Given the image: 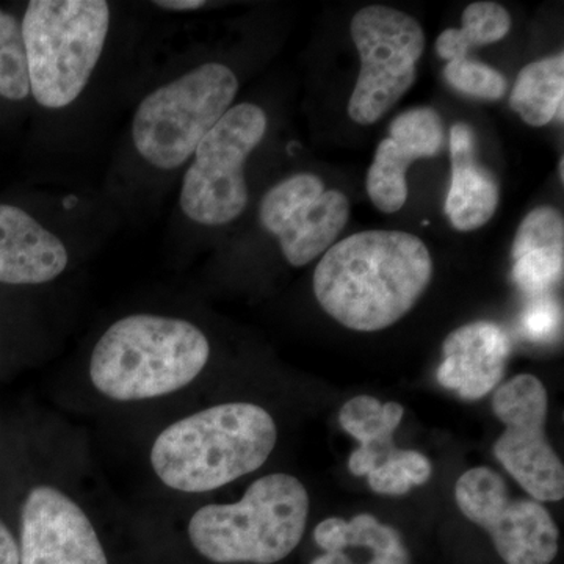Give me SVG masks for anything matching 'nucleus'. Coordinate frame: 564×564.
<instances>
[{"instance_id":"0eeeda50","label":"nucleus","mask_w":564,"mask_h":564,"mask_svg":"<svg viewBox=\"0 0 564 564\" xmlns=\"http://www.w3.org/2000/svg\"><path fill=\"white\" fill-rule=\"evenodd\" d=\"M269 128L265 111L254 104L231 107L195 150L182 182L185 217L204 226L228 225L247 209L245 162Z\"/></svg>"},{"instance_id":"6ab92c4d","label":"nucleus","mask_w":564,"mask_h":564,"mask_svg":"<svg viewBox=\"0 0 564 564\" xmlns=\"http://www.w3.org/2000/svg\"><path fill=\"white\" fill-rule=\"evenodd\" d=\"M419 159L429 158L411 141L397 137L381 141L367 173V193L375 207L384 214L402 209L408 199V169Z\"/></svg>"},{"instance_id":"39448f33","label":"nucleus","mask_w":564,"mask_h":564,"mask_svg":"<svg viewBox=\"0 0 564 564\" xmlns=\"http://www.w3.org/2000/svg\"><path fill=\"white\" fill-rule=\"evenodd\" d=\"M110 7L104 0H32L21 22L31 95L65 109L82 95L106 46Z\"/></svg>"},{"instance_id":"f8f14e48","label":"nucleus","mask_w":564,"mask_h":564,"mask_svg":"<svg viewBox=\"0 0 564 564\" xmlns=\"http://www.w3.org/2000/svg\"><path fill=\"white\" fill-rule=\"evenodd\" d=\"M20 564H109L98 530L69 494L39 485L21 508Z\"/></svg>"},{"instance_id":"cd10ccee","label":"nucleus","mask_w":564,"mask_h":564,"mask_svg":"<svg viewBox=\"0 0 564 564\" xmlns=\"http://www.w3.org/2000/svg\"><path fill=\"white\" fill-rule=\"evenodd\" d=\"M154 6L165 10L191 11L202 9L206 2L203 0H158Z\"/></svg>"},{"instance_id":"412c9836","label":"nucleus","mask_w":564,"mask_h":564,"mask_svg":"<svg viewBox=\"0 0 564 564\" xmlns=\"http://www.w3.org/2000/svg\"><path fill=\"white\" fill-rule=\"evenodd\" d=\"M433 466L425 455L417 451L393 448L377 469L367 475L370 489L381 496H404L425 485L432 478Z\"/></svg>"},{"instance_id":"5701e85b","label":"nucleus","mask_w":564,"mask_h":564,"mask_svg":"<svg viewBox=\"0 0 564 564\" xmlns=\"http://www.w3.org/2000/svg\"><path fill=\"white\" fill-rule=\"evenodd\" d=\"M444 76L456 91L473 98L499 101L507 95L508 84L502 73L467 57L448 62Z\"/></svg>"},{"instance_id":"393cba45","label":"nucleus","mask_w":564,"mask_h":564,"mask_svg":"<svg viewBox=\"0 0 564 564\" xmlns=\"http://www.w3.org/2000/svg\"><path fill=\"white\" fill-rule=\"evenodd\" d=\"M563 250H534L516 259L513 280L529 295H544L563 276Z\"/></svg>"},{"instance_id":"bb28decb","label":"nucleus","mask_w":564,"mask_h":564,"mask_svg":"<svg viewBox=\"0 0 564 564\" xmlns=\"http://www.w3.org/2000/svg\"><path fill=\"white\" fill-rule=\"evenodd\" d=\"M0 564H20V544L0 519Z\"/></svg>"},{"instance_id":"b1692460","label":"nucleus","mask_w":564,"mask_h":564,"mask_svg":"<svg viewBox=\"0 0 564 564\" xmlns=\"http://www.w3.org/2000/svg\"><path fill=\"white\" fill-rule=\"evenodd\" d=\"M564 248V221L554 207H538L530 212L516 234L511 258L513 261L534 250Z\"/></svg>"},{"instance_id":"7ed1b4c3","label":"nucleus","mask_w":564,"mask_h":564,"mask_svg":"<svg viewBox=\"0 0 564 564\" xmlns=\"http://www.w3.org/2000/svg\"><path fill=\"white\" fill-rule=\"evenodd\" d=\"M210 358V344L195 323L158 314H132L110 325L93 348V388L113 402L172 395L191 386Z\"/></svg>"},{"instance_id":"20e7f679","label":"nucleus","mask_w":564,"mask_h":564,"mask_svg":"<svg viewBox=\"0 0 564 564\" xmlns=\"http://www.w3.org/2000/svg\"><path fill=\"white\" fill-rule=\"evenodd\" d=\"M310 494L291 474L263 475L236 503L199 508L187 525L188 540L204 558L221 564H274L302 543Z\"/></svg>"},{"instance_id":"1a4fd4ad","label":"nucleus","mask_w":564,"mask_h":564,"mask_svg":"<svg viewBox=\"0 0 564 564\" xmlns=\"http://www.w3.org/2000/svg\"><path fill=\"white\" fill-rule=\"evenodd\" d=\"M494 414L505 432L494 444V455L536 502H558L564 497V467L547 441V389L534 375H516L492 397Z\"/></svg>"},{"instance_id":"a211bd4d","label":"nucleus","mask_w":564,"mask_h":564,"mask_svg":"<svg viewBox=\"0 0 564 564\" xmlns=\"http://www.w3.org/2000/svg\"><path fill=\"white\" fill-rule=\"evenodd\" d=\"M564 55L543 58L519 73L511 91V109L529 126L543 128L563 121Z\"/></svg>"},{"instance_id":"2eb2a0df","label":"nucleus","mask_w":564,"mask_h":564,"mask_svg":"<svg viewBox=\"0 0 564 564\" xmlns=\"http://www.w3.org/2000/svg\"><path fill=\"white\" fill-rule=\"evenodd\" d=\"M452 185L445 214L455 229L475 231L491 220L499 206L496 177L475 155V133L466 122L451 129Z\"/></svg>"},{"instance_id":"9b49d317","label":"nucleus","mask_w":564,"mask_h":564,"mask_svg":"<svg viewBox=\"0 0 564 564\" xmlns=\"http://www.w3.org/2000/svg\"><path fill=\"white\" fill-rule=\"evenodd\" d=\"M350 217V202L340 191H325L321 177L299 173L274 185L263 196L259 218L280 240L285 261L293 267L313 262L328 251Z\"/></svg>"},{"instance_id":"423d86ee","label":"nucleus","mask_w":564,"mask_h":564,"mask_svg":"<svg viewBox=\"0 0 564 564\" xmlns=\"http://www.w3.org/2000/svg\"><path fill=\"white\" fill-rule=\"evenodd\" d=\"M237 90L236 74L220 63H206L162 85L140 102L133 117L137 151L155 169H180L231 109Z\"/></svg>"},{"instance_id":"6e6552de","label":"nucleus","mask_w":564,"mask_h":564,"mask_svg":"<svg viewBox=\"0 0 564 564\" xmlns=\"http://www.w3.org/2000/svg\"><path fill=\"white\" fill-rule=\"evenodd\" d=\"M351 39L361 57V70L348 101V115L358 124L369 126L381 120L413 87L425 33L403 11L372 6L352 18Z\"/></svg>"},{"instance_id":"f3484780","label":"nucleus","mask_w":564,"mask_h":564,"mask_svg":"<svg viewBox=\"0 0 564 564\" xmlns=\"http://www.w3.org/2000/svg\"><path fill=\"white\" fill-rule=\"evenodd\" d=\"M314 540L322 551L362 547L372 552L378 564H411L402 534L378 521L373 514L355 516L350 521L328 518L315 527Z\"/></svg>"},{"instance_id":"ddd939ff","label":"nucleus","mask_w":564,"mask_h":564,"mask_svg":"<svg viewBox=\"0 0 564 564\" xmlns=\"http://www.w3.org/2000/svg\"><path fill=\"white\" fill-rule=\"evenodd\" d=\"M508 334L491 322H474L448 334L437 381L463 400H480L500 384L510 356Z\"/></svg>"},{"instance_id":"dca6fc26","label":"nucleus","mask_w":564,"mask_h":564,"mask_svg":"<svg viewBox=\"0 0 564 564\" xmlns=\"http://www.w3.org/2000/svg\"><path fill=\"white\" fill-rule=\"evenodd\" d=\"M404 408L397 402L381 403L370 395L352 397L340 410L339 422L359 447L348 458L356 477H367L395 448L393 433L403 421Z\"/></svg>"},{"instance_id":"4468645a","label":"nucleus","mask_w":564,"mask_h":564,"mask_svg":"<svg viewBox=\"0 0 564 564\" xmlns=\"http://www.w3.org/2000/svg\"><path fill=\"white\" fill-rule=\"evenodd\" d=\"M62 240L20 207L0 204V282L46 284L68 267Z\"/></svg>"},{"instance_id":"4be33fe9","label":"nucleus","mask_w":564,"mask_h":564,"mask_svg":"<svg viewBox=\"0 0 564 564\" xmlns=\"http://www.w3.org/2000/svg\"><path fill=\"white\" fill-rule=\"evenodd\" d=\"M31 95L21 22L0 10V96L22 101Z\"/></svg>"},{"instance_id":"9d476101","label":"nucleus","mask_w":564,"mask_h":564,"mask_svg":"<svg viewBox=\"0 0 564 564\" xmlns=\"http://www.w3.org/2000/svg\"><path fill=\"white\" fill-rule=\"evenodd\" d=\"M459 511L491 536L507 564H551L558 554L560 532L545 507L533 499H511L502 475L474 467L458 478Z\"/></svg>"},{"instance_id":"a878e982","label":"nucleus","mask_w":564,"mask_h":564,"mask_svg":"<svg viewBox=\"0 0 564 564\" xmlns=\"http://www.w3.org/2000/svg\"><path fill=\"white\" fill-rule=\"evenodd\" d=\"M558 307L551 302L533 303L522 315V325L532 339L544 340L558 328Z\"/></svg>"},{"instance_id":"f03ea898","label":"nucleus","mask_w":564,"mask_h":564,"mask_svg":"<svg viewBox=\"0 0 564 564\" xmlns=\"http://www.w3.org/2000/svg\"><path fill=\"white\" fill-rule=\"evenodd\" d=\"M276 443V422L265 408L221 403L162 430L152 443L150 462L166 488L204 494L261 469Z\"/></svg>"},{"instance_id":"aec40b11","label":"nucleus","mask_w":564,"mask_h":564,"mask_svg":"<svg viewBox=\"0 0 564 564\" xmlns=\"http://www.w3.org/2000/svg\"><path fill=\"white\" fill-rule=\"evenodd\" d=\"M510 29V13L500 3H470L463 13V28L441 33L436 40V52L444 61H462L473 47L503 40Z\"/></svg>"},{"instance_id":"f257e3e1","label":"nucleus","mask_w":564,"mask_h":564,"mask_svg":"<svg viewBox=\"0 0 564 564\" xmlns=\"http://www.w3.org/2000/svg\"><path fill=\"white\" fill-rule=\"evenodd\" d=\"M433 278L419 237L364 231L333 245L314 273V293L329 317L352 332L375 333L402 321Z\"/></svg>"}]
</instances>
